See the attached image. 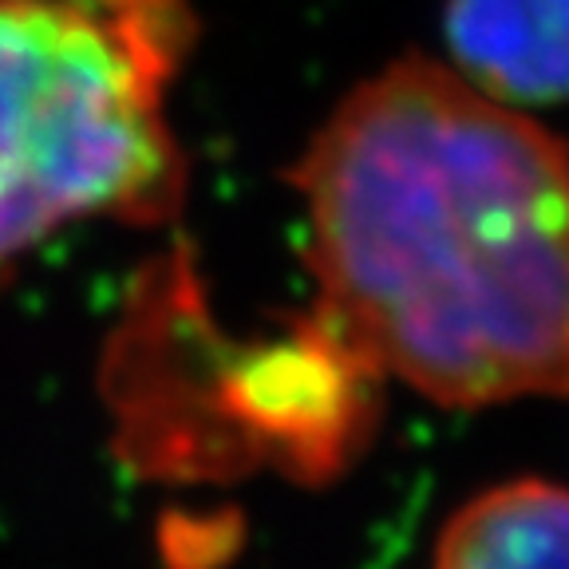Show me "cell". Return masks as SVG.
<instances>
[{
    "label": "cell",
    "instance_id": "cell-1",
    "mask_svg": "<svg viewBox=\"0 0 569 569\" xmlns=\"http://www.w3.org/2000/svg\"><path fill=\"white\" fill-rule=\"evenodd\" d=\"M317 312L447 408L569 396V162L459 76L400 60L293 170Z\"/></svg>",
    "mask_w": 569,
    "mask_h": 569
},
{
    "label": "cell",
    "instance_id": "cell-2",
    "mask_svg": "<svg viewBox=\"0 0 569 569\" xmlns=\"http://www.w3.org/2000/svg\"><path fill=\"white\" fill-rule=\"evenodd\" d=\"M380 368L317 309L281 337L218 332L182 249L134 281L107 348L103 396L127 467L162 482L273 471L320 487L380 423Z\"/></svg>",
    "mask_w": 569,
    "mask_h": 569
},
{
    "label": "cell",
    "instance_id": "cell-3",
    "mask_svg": "<svg viewBox=\"0 0 569 569\" xmlns=\"http://www.w3.org/2000/svg\"><path fill=\"white\" fill-rule=\"evenodd\" d=\"M190 40L187 0H0V281L80 218H174L167 88Z\"/></svg>",
    "mask_w": 569,
    "mask_h": 569
},
{
    "label": "cell",
    "instance_id": "cell-4",
    "mask_svg": "<svg viewBox=\"0 0 569 569\" xmlns=\"http://www.w3.org/2000/svg\"><path fill=\"white\" fill-rule=\"evenodd\" d=\"M447 44L490 96L569 99V0H451Z\"/></svg>",
    "mask_w": 569,
    "mask_h": 569
},
{
    "label": "cell",
    "instance_id": "cell-5",
    "mask_svg": "<svg viewBox=\"0 0 569 569\" xmlns=\"http://www.w3.org/2000/svg\"><path fill=\"white\" fill-rule=\"evenodd\" d=\"M431 569H569V487L515 479L447 518Z\"/></svg>",
    "mask_w": 569,
    "mask_h": 569
}]
</instances>
